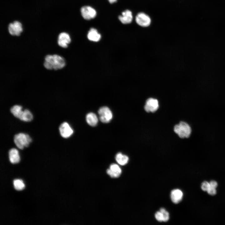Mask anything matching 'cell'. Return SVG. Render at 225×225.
Segmentation results:
<instances>
[{
    "instance_id": "obj_3",
    "label": "cell",
    "mask_w": 225,
    "mask_h": 225,
    "mask_svg": "<svg viewBox=\"0 0 225 225\" xmlns=\"http://www.w3.org/2000/svg\"><path fill=\"white\" fill-rule=\"evenodd\" d=\"M174 130L178 136L181 138H189L192 131L191 128L189 125L182 121L175 126Z\"/></svg>"
},
{
    "instance_id": "obj_18",
    "label": "cell",
    "mask_w": 225,
    "mask_h": 225,
    "mask_svg": "<svg viewBox=\"0 0 225 225\" xmlns=\"http://www.w3.org/2000/svg\"><path fill=\"white\" fill-rule=\"evenodd\" d=\"M115 159L118 163L121 165H124L127 163L129 159L127 156L121 152H119L116 154Z\"/></svg>"
},
{
    "instance_id": "obj_25",
    "label": "cell",
    "mask_w": 225,
    "mask_h": 225,
    "mask_svg": "<svg viewBox=\"0 0 225 225\" xmlns=\"http://www.w3.org/2000/svg\"><path fill=\"white\" fill-rule=\"evenodd\" d=\"M108 1L110 3H112L116 2L117 1V0H108Z\"/></svg>"
},
{
    "instance_id": "obj_5",
    "label": "cell",
    "mask_w": 225,
    "mask_h": 225,
    "mask_svg": "<svg viewBox=\"0 0 225 225\" xmlns=\"http://www.w3.org/2000/svg\"><path fill=\"white\" fill-rule=\"evenodd\" d=\"M98 113L100 120L103 123L109 122L112 118V113L107 107L100 108L98 111Z\"/></svg>"
},
{
    "instance_id": "obj_16",
    "label": "cell",
    "mask_w": 225,
    "mask_h": 225,
    "mask_svg": "<svg viewBox=\"0 0 225 225\" xmlns=\"http://www.w3.org/2000/svg\"><path fill=\"white\" fill-rule=\"evenodd\" d=\"M87 37L89 40L95 42L98 41L101 38V35L98 33L97 30L94 28H91L89 30Z\"/></svg>"
},
{
    "instance_id": "obj_15",
    "label": "cell",
    "mask_w": 225,
    "mask_h": 225,
    "mask_svg": "<svg viewBox=\"0 0 225 225\" xmlns=\"http://www.w3.org/2000/svg\"><path fill=\"white\" fill-rule=\"evenodd\" d=\"M9 158L10 162L13 164L18 163L20 160L19 153L18 150L15 148L10 149L8 152Z\"/></svg>"
},
{
    "instance_id": "obj_24",
    "label": "cell",
    "mask_w": 225,
    "mask_h": 225,
    "mask_svg": "<svg viewBox=\"0 0 225 225\" xmlns=\"http://www.w3.org/2000/svg\"><path fill=\"white\" fill-rule=\"evenodd\" d=\"M210 187L214 188H216L218 186L217 182L214 181H212L209 182Z\"/></svg>"
},
{
    "instance_id": "obj_11",
    "label": "cell",
    "mask_w": 225,
    "mask_h": 225,
    "mask_svg": "<svg viewBox=\"0 0 225 225\" xmlns=\"http://www.w3.org/2000/svg\"><path fill=\"white\" fill-rule=\"evenodd\" d=\"M71 41L69 35L66 32H63L61 33L58 36V43L60 47L66 48H67Z\"/></svg>"
},
{
    "instance_id": "obj_6",
    "label": "cell",
    "mask_w": 225,
    "mask_h": 225,
    "mask_svg": "<svg viewBox=\"0 0 225 225\" xmlns=\"http://www.w3.org/2000/svg\"><path fill=\"white\" fill-rule=\"evenodd\" d=\"M8 29L12 35L18 36L22 31V25L20 22L15 21L9 25Z\"/></svg>"
},
{
    "instance_id": "obj_12",
    "label": "cell",
    "mask_w": 225,
    "mask_h": 225,
    "mask_svg": "<svg viewBox=\"0 0 225 225\" xmlns=\"http://www.w3.org/2000/svg\"><path fill=\"white\" fill-rule=\"evenodd\" d=\"M122 172L121 168L117 164H112L110 166V168L107 170V172L111 177L114 178L118 177Z\"/></svg>"
},
{
    "instance_id": "obj_1",
    "label": "cell",
    "mask_w": 225,
    "mask_h": 225,
    "mask_svg": "<svg viewBox=\"0 0 225 225\" xmlns=\"http://www.w3.org/2000/svg\"><path fill=\"white\" fill-rule=\"evenodd\" d=\"M65 65L64 59L60 55H47L45 57L43 66L47 69L58 70L62 68Z\"/></svg>"
},
{
    "instance_id": "obj_10",
    "label": "cell",
    "mask_w": 225,
    "mask_h": 225,
    "mask_svg": "<svg viewBox=\"0 0 225 225\" xmlns=\"http://www.w3.org/2000/svg\"><path fill=\"white\" fill-rule=\"evenodd\" d=\"M59 130L61 136L63 138L69 137L73 133V130L68 123L64 122L62 123L59 127Z\"/></svg>"
},
{
    "instance_id": "obj_19",
    "label": "cell",
    "mask_w": 225,
    "mask_h": 225,
    "mask_svg": "<svg viewBox=\"0 0 225 225\" xmlns=\"http://www.w3.org/2000/svg\"><path fill=\"white\" fill-rule=\"evenodd\" d=\"M13 184L14 188L17 190H21L25 187V185L21 179H16L14 180Z\"/></svg>"
},
{
    "instance_id": "obj_22",
    "label": "cell",
    "mask_w": 225,
    "mask_h": 225,
    "mask_svg": "<svg viewBox=\"0 0 225 225\" xmlns=\"http://www.w3.org/2000/svg\"><path fill=\"white\" fill-rule=\"evenodd\" d=\"M210 188L209 183L206 181L203 182L202 184L201 188L205 191H207Z\"/></svg>"
},
{
    "instance_id": "obj_14",
    "label": "cell",
    "mask_w": 225,
    "mask_h": 225,
    "mask_svg": "<svg viewBox=\"0 0 225 225\" xmlns=\"http://www.w3.org/2000/svg\"><path fill=\"white\" fill-rule=\"evenodd\" d=\"M183 195V193L181 190L178 189H174L171 193V199L174 203H178L182 200Z\"/></svg>"
},
{
    "instance_id": "obj_23",
    "label": "cell",
    "mask_w": 225,
    "mask_h": 225,
    "mask_svg": "<svg viewBox=\"0 0 225 225\" xmlns=\"http://www.w3.org/2000/svg\"><path fill=\"white\" fill-rule=\"evenodd\" d=\"M207 192L209 195H215L216 193V188L210 187Z\"/></svg>"
},
{
    "instance_id": "obj_7",
    "label": "cell",
    "mask_w": 225,
    "mask_h": 225,
    "mask_svg": "<svg viewBox=\"0 0 225 225\" xmlns=\"http://www.w3.org/2000/svg\"><path fill=\"white\" fill-rule=\"evenodd\" d=\"M159 108L158 100L155 98H150L148 99L145 103L144 108L145 111L147 112H154Z\"/></svg>"
},
{
    "instance_id": "obj_20",
    "label": "cell",
    "mask_w": 225,
    "mask_h": 225,
    "mask_svg": "<svg viewBox=\"0 0 225 225\" xmlns=\"http://www.w3.org/2000/svg\"><path fill=\"white\" fill-rule=\"evenodd\" d=\"M160 211L162 213L163 215V222H166L168 221L169 218V213L164 208H161Z\"/></svg>"
},
{
    "instance_id": "obj_2",
    "label": "cell",
    "mask_w": 225,
    "mask_h": 225,
    "mask_svg": "<svg viewBox=\"0 0 225 225\" xmlns=\"http://www.w3.org/2000/svg\"><path fill=\"white\" fill-rule=\"evenodd\" d=\"M22 106L15 105L10 109L12 114L16 118L25 122H30L33 119V116L31 112L28 109L22 110Z\"/></svg>"
},
{
    "instance_id": "obj_9",
    "label": "cell",
    "mask_w": 225,
    "mask_h": 225,
    "mask_svg": "<svg viewBox=\"0 0 225 225\" xmlns=\"http://www.w3.org/2000/svg\"><path fill=\"white\" fill-rule=\"evenodd\" d=\"M136 21L139 25L143 27H147L150 25L151 19L146 14L143 12H140L136 16Z\"/></svg>"
},
{
    "instance_id": "obj_17",
    "label": "cell",
    "mask_w": 225,
    "mask_h": 225,
    "mask_svg": "<svg viewBox=\"0 0 225 225\" xmlns=\"http://www.w3.org/2000/svg\"><path fill=\"white\" fill-rule=\"evenodd\" d=\"M86 120L87 123L92 126L96 125L98 121L97 115L93 112L89 113L87 115Z\"/></svg>"
},
{
    "instance_id": "obj_4",
    "label": "cell",
    "mask_w": 225,
    "mask_h": 225,
    "mask_svg": "<svg viewBox=\"0 0 225 225\" xmlns=\"http://www.w3.org/2000/svg\"><path fill=\"white\" fill-rule=\"evenodd\" d=\"M32 139L29 136L26 134L20 133L16 134L14 137V142L17 147L22 149L28 146Z\"/></svg>"
},
{
    "instance_id": "obj_8",
    "label": "cell",
    "mask_w": 225,
    "mask_h": 225,
    "mask_svg": "<svg viewBox=\"0 0 225 225\" xmlns=\"http://www.w3.org/2000/svg\"><path fill=\"white\" fill-rule=\"evenodd\" d=\"M81 14L86 20H90L95 18L96 15V10L89 6H84L81 9Z\"/></svg>"
},
{
    "instance_id": "obj_21",
    "label": "cell",
    "mask_w": 225,
    "mask_h": 225,
    "mask_svg": "<svg viewBox=\"0 0 225 225\" xmlns=\"http://www.w3.org/2000/svg\"><path fill=\"white\" fill-rule=\"evenodd\" d=\"M155 216L158 221L159 222H163V215L162 213L160 211L157 212L155 214Z\"/></svg>"
},
{
    "instance_id": "obj_13",
    "label": "cell",
    "mask_w": 225,
    "mask_h": 225,
    "mask_svg": "<svg viewBox=\"0 0 225 225\" xmlns=\"http://www.w3.org/2000/svg\"><path fill=\"white\" fill-rule=\"evenodd\" d=\"M132 16L131 12L127 10L122 13L121 15L118 17V18L121 22L124 24L130 23L132 20Z\"/></svg>"
}]
</instances>
